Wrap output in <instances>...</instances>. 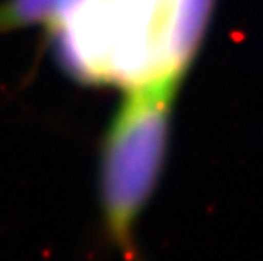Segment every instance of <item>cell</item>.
Here are the masks:
<instances>
[{
	"label": "cell",
	"instance_id": "2",
	"mask_svg": "<svg viewBox=\"0 0 263 261\" xmlns=\"http://www.w3.org/2000/svg\"><path fill=\"white\" fill-rule=\"evenodd\" d=\"M216 0H175L168 46L173 66L183 75L199 51Z\"/></svg>",
	"mask_w": 263,
	"mask_h": 261
},
{
	"label": "cell",
	"instance_id": "3",
	"mask_svg": "<svg viewBox=\"0 0 263 261\" xmlns=\"http://www.w3.org/2000/svg\"><path fill=\"white\" fill-rule=\"evenodd\" d=\"M92 0H7L0 5V31L46 24L57 26Z\"/></svg>",
	"mask_w": 263,
	"mask_h": 261
},
{
	"label": "cell",
	"instance_id": "1",
	"mask_svg": "<svg viewBox=\"0 0 263 261\" xmlns=\"http://www.w3.org/2000/svg\"><path fill=\"white\" fill-rule=\"evenodd\" d=\"M175 0H92L53 26L54 49L70 73L126 90L177 88L182 73L168 46Z\"/></svg>",
	"mask_w": 263,
	"mask_h": 261
}]
</instances>
